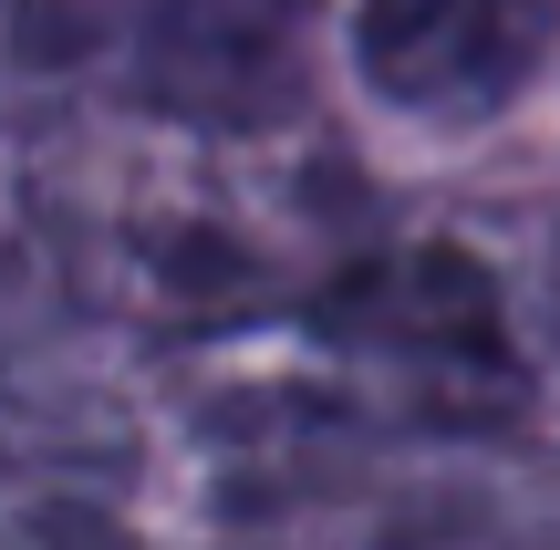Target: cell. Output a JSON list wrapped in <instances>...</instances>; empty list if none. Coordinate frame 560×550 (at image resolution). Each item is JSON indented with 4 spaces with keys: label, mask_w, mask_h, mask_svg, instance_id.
Instances as JSON below:
<instances>
[{
    "label": "cell",
    "mask_w": 560,
    "mask_h": 550,
    "mask_svg": "<svg viewBox=\"0 0 560 550\" xmlns=\"http://www.w3.org/2000/svg\"><path fill=\"white\" fill-rule=\"evenodd\" d=\"M145 104L208 136H270L312 94V0H145Z\"/></svg>",
    "instance_id": "obj_1"
},
{
    "label": "cell",
    "mask_w": 560,
    "mask_h": 550,
    "mask_svg": "<svg viewBox=\"0 0 560 550\" xmlns=\"http://www.w3.org/2000/svg\"><path fill=\"white\" fill-rule=\"evenodd\" d=\"M560 32V0H363L353 11V73L395 115H499L540 73Z\"/></svg>",
    "instance_id": "obj_2"
},
{
    "label": "cell",
    "mask_w": 560,
    "mask_h": 550,
    "mask_svg": "<svg viewBox=\"0 0 560 550\" xmlns=\"http://www.w3.org/2000/svg\"><path fill=\"white\" fill-rule=\"evenodd\" d=\"M322 343L363 353V364L425 374V385H499L509 374V332H499V291L467 249H395L363 260L353 281L322 302Z\"/></svg>",
    "instance_id": "obj_3"
},
{
    "label": "cell",
    "mask_w": 560,
    "mask_h": 550,
    "mask_svg": "<svg viewBox=\"0 0 560 550\" xmlns=\"http://www.w3.org/2000/svg\"><path fill=\"white\" fill-rule=\"evenodd\" d=\"M0 550H125V540L104 530L94 510H32V519H11V530H0Z\"/></svg>",
    "instance_id": "obj_4"
}]
</instances>
